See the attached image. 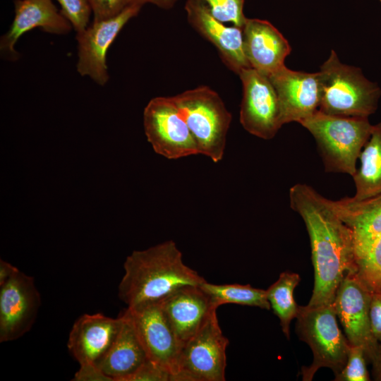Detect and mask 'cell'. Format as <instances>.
Listing matches in <instances>:
<instances>
[{"label": "cell", "mask_w": 381, "mask_h": 381, "mask_svg": "<svg viewBox=\"0 0 381 381\" xmlns=\"http://www.w3.org/2000/svg\"><path fill=\"white\" fill-rule=\"evenodd\" d=\"M289 199L291 209L304 221L310 241L315 282L308 305L332 304L344 277L356 272L352 231L329 199L310 186L294 185Z\"/></svg>", "instance_id": "1"}, {"label": "cell", "mask_w": 381, "mask_h": 381, "mask_svg": "<svg viewBox=\"0 0 381 381\" xmlns=\"http://www.w3.org/2000/svg\"><path fill=\"white\" fill-rule=\"evenodd\" d=\"M119 296L128 307L160 302L186 286H200L205 279L186 265L173 241L134 250L123 263Z\"/></svg>", "instance_id": "2"}, {"label": "cell", "mask_w": 381, "mask_h": 381, "mask_svg": "<svg viewBox=\"0 0 381 381\" xmlns=\"http://www.w3.org/2000/svg\"><path fill=\"white\" fill-rule=\"evenodd\" d=\"M299 123L315 138L326 171L354 175L373 130L368 117L330 115L318 109Z\"/></svg>", "instance_id": "3"}, {"label": "cell", "mask_w": 381, "mask_h": 381, "mask_svg": "<svg viewBox=\"0 0 381 381\" xmlns=\"http://www.w3.org/2000/svg\"><path fill=\"white\" fill-rule=\"evenodd\" d=\"M319 110L330 115L365 116L377 107L380 89L360 68L342 64L334 51L321 66Z\"/></svg>", "instance_id": "4"}, {"label": "cell", "mask_w": 381, "mask_h": 381, "mask_svg": "<svg viewBox=\"0 0 381 381\" xmlns=\"http://www.w3.org/2000/svg\"><path fill=\"white\" fill-rule=\"evenodd\" d=\"M336 317L333 303L299 306L296 331L299 339L309 345L313 353L312 363L301 368L303 381L312 380L320 368H330L335 376L344 368L349 342L341 333Z\"/></svg>", "instance_id": "5"}, {"label": "cell", "mask_w": 381, "mask_h": 381, "mask_svg": "<svg viewBox=\"0 0 381 381\" xmlns=\"http://www.w3.org/2000/svg\"><path fill=\"white\" fill-rule=\"evenodd\" d=\"M198 145L200 155L213 162L224 155L231 114L219 95L200 86L172 97Z\"/></svg>", "instance_id": "6"}, {"label": "cell", "mask_w": 381, "mask_h": 381, "mask_svg": "<svg viewBox=\"0 0 381 381\" xmlns=\"http://www.w3.org/2000/svg\"><path fill=\"white\" fill-rule=\"evenodd\" d=\"M217 310L182 346L173 381L225 380L229 341L221 329Z\"/></svg>", "instance_id": "7"}, {"label": "cell", "mask_w": 381, "mask_h": 381, "mask_svg": "<svg viewBox=\"0 0 381 381\" xmlns=\"http://www.w3.org/2000/svg\"><path fill=\"white\" fill-rule=\"evenodd\" d=\"M145 133L155 152L177 159L200 155L193 135L172 97L152 99L143 112Z\"/></svg>", "instance_id": "8"}, {"label": "cell", "mask_w": 381, "mask_h": 381, "mask_svg": "<svg viewBox=\"0 0 381 381\" xmlns=\"http://www.w3.org/2000/svg\"><path fill=\"white\" fill-rule=\"evenodd\" d=\"M371 296L372 293L356 272H351L341 282L333 306L349 344L361 346L367 360L372 363L379 342L373 336L370 326Z\"/></svg>", "instance_id": "9"}, {"label": "cell", "mask_w": 381, "mask_h": 381, "mask_svg": "<svg viewBox=\"0 0 381 381\" xmlns=\"http://www.w3.org/2000/svg\"><path fill=\"white\" fill-rule=\"evenodd\" d=\"M243 85L240 123L249 133L264 140L282 127L276 90L269 78L253 68L238 74Z\"/></svg>", "instance_id": "10"}, {"label": "cell", "mask_w": 381, "mask_h": 381, "mask_svg": "<svg viewBox=\"0 0 381 381\" xmlns=\"http://www.w3.org/2000/svg\"><path fill=\"white\" fill-rule=\"evenodd\" d=\"M131 321L149 359L171 374L176 373L181 346L159 302L127 307Z\"/></svg>", "instance_id": "11"}, {"label": "cell", "mask_w": 381, "mask_h": 381, "mask_svg": "<svg viewBox=\"0 0 381 381\" xmlns=\"http://www.w3.org/2000/svg\"><path fill=\"white\" fill-rule=\"evenodd\" d=\"M141 6L129 4L120 13L111 18L94 20L84 30L77 32L78 61L77 71L90 77L100 85L109 79L107 52L126 23L135 16Z\"/></svg>", "instance_id": "12"}, {"label": "cell", "mask_w": 381, "mask_h": 381, "mask_svg": "<svg viewBox=\"0 0 381 381\" xmlns=\"http://www.w3.org/2000/svg\"><path fill=\"white\" fill-rule=\"evenodd\" d=\"M40 305L34 278L21 271L0 286V342L14 341L28 332Z\"/></svg>", "instance_id": "13"}, {"label": "cell", "mask_w": 381, "mask_h": 381, "mask_svg": "<svg viewBox=\"0 0 381 381\" xmlns=\"http://www.w3.org/2000/svg\"><path fill=\"white\" fill-rule=\"evenodd\" d=\"M279 101L282 125L300 123L319 109L318 73L296 71L285 66L268 76Z\"/></svg>", "instance_id": "14"}, {"label": "cell", "mask_w": 381, "mask_h": 381, "mask_svg": "<svg viewBox=\"0 0 381 381\" xmlns=\"http://www.w3.org/2000/svg\"><path fill=\"white\" fill-rule=\"evenodd\" d=\"M123 323V316L116 318L102 313L83 314L73 323L67 347L78 363L99 366L115 340Z\"/></svg>", "instance_id": "15"}, {"label": "cell", "mask_w": 381, "mask_h": 381, "mask_svg": "<svg viewBox=\"0 0 381 381\" xmlns=\"http://www.w3.org/2000/svg\"><path fill=\"white\" fill-rule=\"evenodd\" d=\"M185 10L191 26L217 48L231 71L238 75L242 70L251 68L244 52L242 28L224 25L200 0H187Z\"/></svg>", "instance_id": "16"}, {"label": "cell", "mask_w": 381, "mask_h": 381, "mask_svg": "<svg viewBox=\"0 0 381 381\" xmlns=\"http://www.w3.org/2000/svg\"><path fill=\"white\" fill-rule=\"evenodd\" d=\"M14 5V19L0 40L1 54L8 59L18 58L15 44L23 34L35 28L58 35L71 30L72 25L52 0H15Z\"/></svg>", "instance_id": "17"}, {"label": "cell", "mask_w": 381, "mask_h": 381, "mask_svg": "<svg viewBox=\"0 0 381 381\" xmlns=\"http://www.w3.org/2000/svg\"><path fill=\"white\" fill-rule=\"evenodd\" d=\"M243 37L245 54L251 68L268 77L285 66L291 46L270 22L247 18Z\"/></svg>", "instance_id": "18"}, {"label": "cell", "mask_w": 381, "mask_h": 381, "mask_svg": "<svg viewBox=\"0 0 381 381\" xmlns=\"http://www.w3.org/2000/svg\"><path fill=\"white\" fill-rule=\"evenodd\" d=\"M159 303L181 347L218 308L200 285L182 287Z\"/></svg>", "instance_id": "19"}, {"label": "cell", "mask_w": 381, "mask_h": 381, "mask_svg": "<svg viewBox=\"0 0 381 381\" xmlns=\"http://www.w3.org/2000/svg\"><path fill=\"white\" fill-rule=\"evenodd\" d=\"M329 202L352 231L356 260L381 236V193L362 200L345 197Z\"/></svg>", "instance_id": "20"}, {"label": "cell", "mask_w": 381, "mask_h": 381, "mask_svg": "<svg viewBox=\"0 0 381 381\" xmlns=\"http://www.w3.org/2000/svg\"><path fill=\"white\" fill-rule=\"evenodd\" d=\"M119 335L99 365V368L113 381H128L148 359L135 329L126 314Z\"/></svg>", "instance_id": "21"}, {"label": "cell", "mask_w": 381, "mask_h": 381, "mask_svg": "<svg viewBox=\"0 0 381 381\" xmlns=\"http://www.w3.org/2000/svg\"><path fill=\"white\" fill-rule=\"evenodd\" d=\"M359 159L361 166L353 176L356 193L351 198L355 200L381 193V122L373 125Z\"/></svg>", "instance_id": "22"}, {"label": "cell", "mask_w": 381, "mask_h": 381, "mask_svg": "<svg viewBox=\"0 0 381 381\" xmlns=\"http://www.w3.org/2000/svg\"><path fill=\"white\" fill-rule=\"evenodd\" d=\"M300 282V276L284 272L267 290V300L274 313L279 318L282 332L289 339V325L296 318L299 306L294 298V291Z\"/></svg>", "instance_id": "23"}, {"label": "cell", "mask_w": 381, "mask_h": 381, "mask_svg": "<svg viewBox=\"0 0 381 381\" xmlns=\"http://www.w3.org/2000/svg\"><path fill=\"white\" fill-rule=\"evenodd\" d=\"M216 307L226 303L258 307L270 310L266 290L254 288L249 284H215L206 280L200 284Z\"/></svg>", "instance_id": "24"}, {"label": "cell", "mask_w": 381, "mask_h": 381, "mask_svg": "<svg viewBox=\"0 0 381 381\" xmlns=\"http://www.w3.org/2000/svg\"><path fill=\"white\" fill-rule=\"evenodd\" d=\"M356 273L372 294L381 292V236L356 259Z\"/></svg>", "instance_id": "25"}, {"label": "cell", "mask_w": 381, "mask_h": 381, "mask_svg": "<svg viewBox=\"0 0 381 381\" xmlns=\"http://www.w3.org/2000/svg\"><path fill=\"white\" fill-rule=\"evenodd\" d=\"M212 16L222 23H231L243 29L247 18L243 13L244 0H200Z\"/></svg>", "instance_id": "26"}, {"label": "cell", "mask_w": 381, "mask_h": 381, "mask_svg": "<svg viewBox=\"0 0 381 381\" xmlns=\"http://www.w3.org/2000/svg\"><path fill=\"white\" fill-rule=\"evenodd\" d=\"M366 355L361 346L349 344L347 361L343 370L335 376V381H368Z\"/></svg>", "instance_id": "27"}, {"label": "cell", "mask_w": 381, "mask_h": 381, "mask_svg": "<svg viewBox=\"0 0 381 381\" xmlns=\"http://www.w3.org/2000/svg\"><path fill=\"white\" fill-rule=\"evenodd\" d=\"M61 12L77 32H82L89 23L91 7L87 0H56Z\"/></svg>", "instance_id": "28"}, {"label": "cell", "mask_w": 381, "mask_h": 381, "mask_svg": "<svg viewBox=\"0 0 381 381\" xmlns=\"http://www.w3.org/2000/svg\"><path fill=\"white\" fill-rule=\"evenodd\" d=\"M128 381H171V374L148 358Z\"/></svg>", "instance_id": "29"}, {"label": "cell", "mask_w": 381, "mask_h": 381, "mask_svg": "<svg viewBox=\"0 0 381 381\" xmlns=\"http://www.w3.org/2000/svg\"><path fill=\"white\" fill-rule=\"evenodd\" d=\"M94 14V20L107 19L120 13L130 0H87Z\"/></svg>", "instance_id": "30"}, {"label": "cell", "mask_w": 381, "mask_h": 381, "mask_svg": "<svg viewBox=\"0 0 381 381\" xmlns=\"http://www.w3.org/2000/svg\"><path fill=\"white\" fill-rule=\"evenodd\" d=\"M73 381H113L99 367L93 363L80 364L75 372Z\"/></svg>", "instance_id": "31"}, {"label": "cell", "mask_w": 381, "mask_h": 381, "mask_svg": "<svg viewBox=\"0 0 381 381\" xmlns=\"http://www.w3.org/2000/svg\"><path fill=\"white\" fill-rule=\"evenodd\" d=\"M370 326L373 336L381 342V292L372 294L370 305Z\"/></svg>", "instance_id": "32"}, {"label": "cell", "mask_w": 381, "mask_h": 381, "mask_svg": "<svg viewBox=\"0 0 381 381\" xmlns=\"http://www.w3.org/2000/svg\"><path fill=\"white\" fill-rule=\"evenodd\" d=\"M20 270L11 263L1 259L0 260V286L4 284Z\"/></svg>", "instance_id": "33"}, {"label": "cell", "mask_w": 381, "mask_h": 381, "mask_svg": "<svg viewBox=\"0 0 381 381\" xmlns=\"http://www.w3.org/2000/svg\"><path fill=\"white\" fill-rule=\"evenodd\" d=\"M176 0H130L129 4H135L143 6L146 3L153 4L162 8H171Z\"/></svg>", "instance_id": "34"}, {"label": "cell", "mask_w": 381, "mask_h": 381, "mask_svg": "<svg viewBox=\"0 0 381 381\" xmlns=\"http://www.w3.org/2000/svg\"><path fill=\"white\" fill-rule=\"evenodd\" d=\"M372 364L373 374L375 380L381 381V342L379 343L377 351Z\"/></svg>", "instance_id": "35"}, {"label": "cell", "mask_w": 381, "mask_h": 381, "mask_svg": "<svg viewBox=\"0 0 381 381\" xmlns=\"http://www.w3.org/2000/svg\"><path fill=\"white\" fill-rule=\"evenodd\" d=\"M381 1V0H380Z\"/></svg>", "instance_id": "36"}]
</instances>
